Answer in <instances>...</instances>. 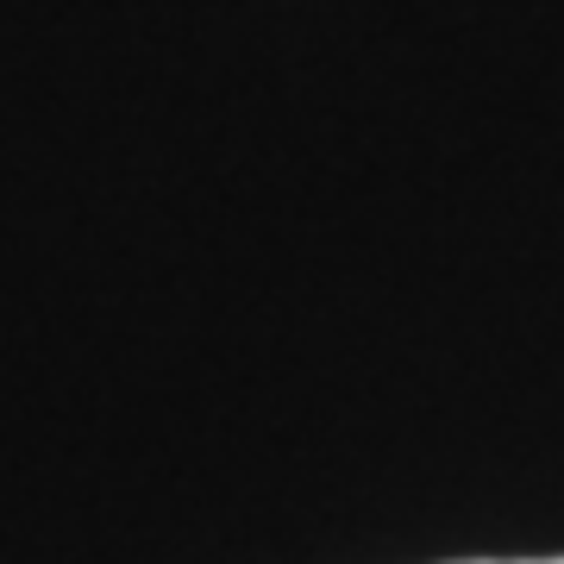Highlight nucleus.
Returning a JSON list of instances; mask_svg holds the SVG:
<instances>
[{"label": "nucleus", "mask_w": 564, "mask_h": 564, "mask_svg": "<svg viewBox=\"0 0 564 564\" xmlns=\"http://www.w3.org/2000/svg\"><path fill=\"white\" fill-rule=\"evenodd\" d=\"M527 564H564V558H527Z\"/></svg>", "instance_id": "nucleus-1"}]
</instances>
